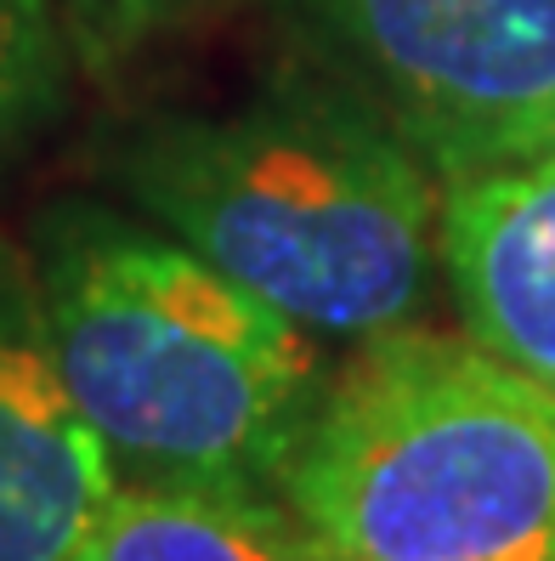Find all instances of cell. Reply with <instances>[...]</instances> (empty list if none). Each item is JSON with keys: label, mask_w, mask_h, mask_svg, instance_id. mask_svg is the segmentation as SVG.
<instances>
[{"label": "cell", "mask_w": 555, "mask_h": 561, "mask_svg": "<svg viewBox=\"0 0 555 561\" xmlns=\"http://www.w3.org/2000/svg\"><path fill=\"white\" fill-rule=\"evenodd\" d=\"M114 176L159 233L312 335L414 323L442 267V176L357 91L159 114L114 142Z\"/></svg>", "instance_id": "cell-1"}, {"label": "cell", "mask_w": 555, "mask_h": 561, "mask_svg": "<svg viewBox=\"0 0 555 561\" xmlns=\"http://www.w3.org/2000/svg\"><path fill=\"white\" fill-rule=\"evenodd\" d=\"M69 18V41L91 69H114V62L137 57L148 41L171 35L187 18L210 12L216 0H57Z\"/></svg>", "instance_id": "cell-9"}, {"label": "cell", "mask_w": 555, "mask_h": 561, "mask_svg": "<svg viewBox=\"0 0 555 561\" xmlns=\"http://www.w3.org/2000/svg\"><path fill=\"white\" fill-rule=\"evenodd\" d=\"M74 561H323V550L273 493L119 482Z\"/></svg>", "instance_id": "cell-7"}, {"label": "cell", "mask_w": 555, "mask_h": 561, "mask_svg": "<svg viewBox=\"0 0 555 561\" xmlns=\"http://www.w3.org/2000/svg\"><path fill=\"white\" fill-rule=\"evenodd\" d=\"M114 488L57 375L35 255L0 239V561H74Z\"/></svg>", "instance_id": "cell-5"}, {"label": "cell", "mask_w": 555, "mask_h": 561, "mask_svg": "<svg viewBox=\"0 0 555 561\" xmlns=\"http://www.w3.org/2000/svg\"><path fill=\"white\" fill-rule=\"evenodd\" d=\"M69 18L57 0H0V142L41 130L69 96Z\"/></svg>", "instance_id": "cell-8"}, {"label": "cell", "mask_w": 555, "mask_h": 561, "mask_svg": "<svg viewBox=\"0 0 555 561\" xmlns=\"http://www.w3.org/2000/svg\"><path fill=\"white\" fill-rule=\"evenodd\" d=\"M442 182L555 153V0H296Z\"/></svg>", "instance_id": "cell-4"}, {"label": "cell", "mask_w": 555, "mask_h": 561, "mask_svg": "<svg viewBox=\"0 0 555 561\" xmlns=\"http://www.w3.org/2000/svg\"><path fill=\"white\" fill-rule=\"evenodd\" d=\"M437 244L465 335L555 391V153L442 182Z\"/></svg>", "instance_id": "cell-6"}, {"label": "cell", "mask_w": 555, "mask_h": 561, "mask_svg": "<svg viewBox=\"0 0 555 561\" xmlns=\"http://www.w3.org/2000/svg\"><path fill=\"white\" fill-rule=\"evenodd\" d=\"M28 255L57 375L119 482H284L323 398L312 329L103 205H57Z\"/></svg>", "instance_id": "cell-2"}, {"label": "cell", "mask_w": 555, "mask_h": 561, "mask_svg": "<svg viewBox=\"0 0 555 561\" xmlns=\"http://www.w3.org/2000/svg\"><path fill=\"white\" fill-rule=\"evenodd\" d=\"M278 500L323 561H555V391L385 329L323 386Z\"/></svg>", "instance_id": "cell-3"}]
</instances>
